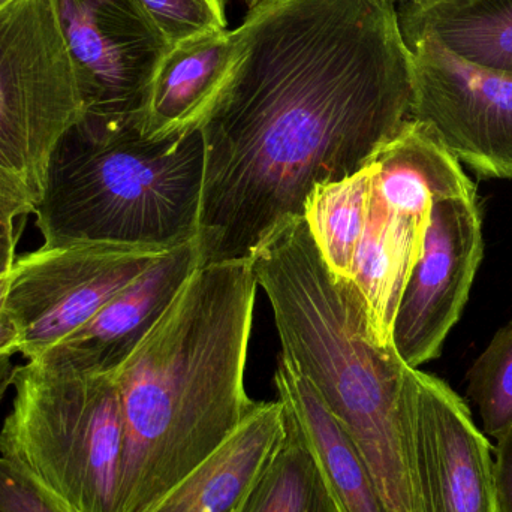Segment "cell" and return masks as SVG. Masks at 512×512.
Wrapping results in <instances>:
<instances>
[{"instance_id": "22", "label": "cell", "mask_w": 512, "mask_h": 512, "mask_svg": "<svg viewBox=\"0 0 512 512\" xmlns=\"http://www.w3.org/2000/svg\"><path fill=\"white\" fill-rule=\"evenodd\" d=\"M168 45L227 30V0H137Z\"/></svg>"}, {"instance_id": "16", "label": "cell", "mask_w": 512, "mask_h": 512, "mask_svg": "<svg viewBox=\"0 0 512 512\" xmlns=\"http://www.w3.org/2000/svg\"><path fill=\"white\" fill-rule=\"evenodd\" d=\"M273 382L277 399L303 432L342 511L388 512L366 460L312 384L283 357Z\"/></svg>"}, {"instance_id": "14", "label": "cell", "mask_w": 512, "mask_h": 512, "mask_svg": "<svg viewBox=\"0 0 512 512\" xmlns=\"http://www.w3.org/2000/svg\"><path fill=\"white\" fill-rule=\"evenodd\" d=\"M236 50V30L204 33L168 47L140 117L143 134L162 140L198 131L230 74Z\"/></svg>"}, {"instance_id": "9", "label": "cell", "mask_w": 512, "mask_h": 512, "mask_svg": "<svg viewBox=\"0 0 512 512\" xmlns=\"http://www.w3.org/2000/svg\"><path fill=\"white\" fill-rule=\"evenodd\" d=\"M414 66L409 119L433 129L484 179H512V72L460 59L430 38L405 39Z\"/></svg>"}, {"instance_id": "25", "label": "cell", "mask_w": 512, "mask_h": 512, "mask_svg": "<svg viewBox=\"0 0 512 512\" xmlns=\"http://www.w3.org/2000/svg\"><path fill=\"white\" fill-rule=\"evenodd\" d=\"M0 212L15 219H26L33 213V201L20 183L0 171Z\"/></svg>"}, {"instance_id": "26", "label": "cell", "mask_w": 512, "mask_h": 512, "mask_svg": "<svg viewBox=\"0 0 512 512\" xmlns=\"http://www.w3.org/2000/svg\"><path fill=\"white\" fill-rule=\"evenodd\" d=\"M9 271L0 276V357L20 354V333L8 307Z\"/></svg>"}, {"instance_id": "28", "label": "cell", "mask_w": 512, "mask_h": 512, "mask_svg": "<svg viewBox=\"0 0 512 512\" xmlns=\"http://www.w3.org/2000/svg\"><path fill=\"white\" fill-rule=\"evenodd\" d=\"M11 358L0 357V403L12 384V373H14L15 366L12 364Z\"/></svg>"}, {"instance_id": "20", "label": "cell", "mask_w": 512, "mask_h": 512, "mask_svg": "<svg viewBox=\"0 0 512 512\" xmlns=\"http://www.w3.org/2000/svg\"><path fill=\"white\" fill-rule=\"evenodd\" d=\"M372 189L373 168L369 162L352 176L316 186L307 200L303 219L334 277H351L369 222Z\"/></svg>"}, {"instance_id": "8", "label": "cell", "mask_w": 512, "mask_h": 512, "mask_svg": "<svg viewBox=\"0 0 512 512\" xmlns=\"http://www.w3.org/2000/svg\"><path fill=\"white\" fill-rule=\"evenodd\" d=\"M403 423L417 512H501L493 447L447 382L408 367Z\"/></svg>"}, {"instance_id": "24", "label": "cell", "mask_w": 512, "mask_h": 512, "mask_svg": "<svg viewBox=\"0 0 512 512\" xmlns=\"http://www.w3.org/2000/svg\"><path fill=\"white\" fill-rule=\"evenodd\" d=\"M493 448V481L501 512H512V426Z\"/></svg>"}, {"instance_id": "23", "label": "cell", "mask_w": 512, "mask_h": 512, "mask_svg": "<svg viewBox=\"0 0 512 512\" xmlns=\"http://www.w3.org/2000/svg\"><path fill=\"white\" fill-rule=\"evenodd\" d=\"M0 171L6 174L9 179L20 183L27 191L26 168H24L23 156H21L20 149H18L17 141H15L14 134H12L2 87H0Z\"/></svg>"}, {"instance_id": "12", "label": "cell", "mask_w": 512, "mask_h": 512, "mask_svg": "<svg viewBox=\"0 0 512 512\" xmlns=\"http://www.w3.org/2000/svg\"><path fill=\"white\" fill-rule=\"evenodd\" d=\"M198 267L195 240L165 252L57 348L89 369L116 372Z\"/></svg>"}, {"instance_id": "21", "label": "cell", "mask_w": 512, "mask_h": 512, "mask_svg": "<svg viewBox=\"0 0 512 512\" xmlns=\"http://www.w3.org/2000/svg\"><path fill=\"white\" fill-rule=\"evenodd\" d=\"M468 397L484 435L498 439L512 426V321L502 327L468 372Z\"/></svg>"}, {"instance_id": "30", "label": "cell", "mask_w": 512, "mask_h": 512, "mask_svg": "<svg viewBox=\"0 0 512 512\" xmlns=\"http://www.w3.org/2000/svg\"><path fill=\"white\" fill-rule=\"evenodd\" d=\"M390 2H396V0H390ZM402 2H406V3H418V2H427V0H402Z\"/></svg>"}, {"instance_id": "19", "label": "cell", "mask_w": 512, "mask_h": 512, "mask_svg": "<svg viewBox=\"0 0 512 512\" xmlns=\"http://www.w3.org/2000/svg\"><path fill=\"white\" fill-rule=\"evenodd\" d=\"M285 417V432L259 472L242 512H343L286 408Z\"/></svg>"}, {"instance_id": "13", "label": "cell", "mask_w": 512, "mask_h": 512, "mask_svg": "<svg viewBox=\"0 0 512 512\" xmlns=\"http://www.w3.org/2000/svg\"><path fill=\"white\" fill-rule=\"evenodd\" d=\"M372 201L397 218L429 225L436 201L477 197V188L460 161L432 128L408 119L400 131L376 152Z\"/></svg>"}, {"instance_id": "3", "label": "cell", "mask_w": 512, "mask_h": 512, "mask_svg": "<svg viewBox=\"0 0 512 512\" xmlns=\"http://www.w3.org/2000/svg\"><path fill=\"white\" fill-rule=\"evenodd\" d=\"M273 310L282 355L315 388L366 460L388 512H417L405 423L408 366L373 340L357 291L334 277L303 218L249 256Z\"/></svg>"}, {"instance_id": "18", "label": "cell", "mask_w": 512, "mask_h": 512, "mask_svg": "<svg viewBox=\"0 0 512 512\" xmlns=\"http://www.w3.org/2000/svg\"><path fill=\"white\" fill-rule=\"evenodd\" d=\"M397 14L403 39L430 38L466 62L512 72V0H427Z\"/></svg>"}, {"instance_id": "15", "label": "cell", "mask_w": 512, "mask_h": 512, "mask_svg": "<svg viewBox=\"0 0 512 512\" xmlns=\"http://www.w3.org/2000/svg\"><path fill=\"white\" fill-rule=\"evenodd\" d=\"M279 399L258 402L236 433L149 512H242L268 456L285 432Z\"/></svg>"}, {"instance_id": "5", "label": "cell", "mask_w": 512, "mask_h": 512, "mask_svg": "<svg viewBox=\"0 0 512 512\" xmlns=\"http://www.w3.org/2000/svg\"><path fill=\"white\" fill-rule=\"evenodd\" d=\"M0 457L56 512H117L123 421L116 372L51 348L14 367Z\"/></svg>"}, {"instance_id": "2", "label": "cell", "mask_w": 512, "mask_h": 512, "mask_svg": "<svg viewBox=\"0 0 512 512\" xmlns=\"http://www.w3.org/2000/svg\"><path fill=\"white\" fill-rule=\"evenodd\" d=\"M256 288L251 258L201 265L116 370L117 512L152 510L254 412L245 373Z\"/></svg>"}, {"instance_id": "27", "label": "cell", "mask_w": 512, "mask_h": 512, "mask_svg": "<svg viewBox=\"0 0 512 512\" xmlns=\"http://www.w3.org/2000/svg\"><path fill=\"white\" fill-rule=\"evenodd\" d=\"M18 219L0 212V276L8 273L15 262V249L21 236Z\"/></svg>"}, {"instance_id": "17", "label": "cell", "mask_w": 512, "mask_h": 512, "mask_svg": "<svg viewBox=\"0 0 512 512\" xmlns=\"http://www.w3.org/2000/svg\"><path fill=\"white\" fill-rule=\"evenodd\" d=\"M426 230L370 201L366 233L348 280L357 291L370 334L378 345L393 346L394 316L409 274L423 252Z\"/></svg>"}, {"instance_id": "11", "label": "cell", "mask_w": 512, "mask_h": 512, "mask_svg": "<svg viewBox=\"0 0 512 512\" xmlns=\"http://www.w3.org/2000/svg\"><path fill=\"white\" fill-rule=\"evenodd\" d=\"M59 12L83 75L87 117L140 120L170 45L137 0H59Z\"/></svg>"}, {"instance_id": "1", "label": "cell", "mask_w": 512, "mask_h": 512, "mask_svg": "<svg viewBox=\"0 0 512 512\" xmlns=\"http://www.w3.org/2000/svg\"><path fill=\"white\" fill-rule=\"evenodd\" d=\"M201 122V265L249 258L316 186L366 167L411 113L412 54L390 0H262L236 29Z\"/></svg>"}, {"instance_id": "6", "label": "cell", "mask_w": 512, "mask_h": 512, "mask_svg": "<svg viewBox=\"0 0 512 512\" xmlns=\"http://www.w3.org/2000/svg\"><path fill=\"white\" fill-rule=\"evenodd\" d=\"M0 87L35 207L57 146L87 117L59 0H0Z\"/></svg>"}, {"instance_id": "4", "label": "cell", "mask_w": 512, "mask_h": 512, "mask_svg": "<svg viewBox=\"0 0 512 512\" xmlns=\"http://www.w3.org/2000/svg\"><path fill=\"white\" fill-rule=\"evenodd\" d=\"M203 180L200 131L153 140L140 120L86 117L57 146L32 215L42 245L171 251L197 237Z\"/></svg>"}, {"instance_id": "10", "label": "cell", "mask_w": 512, "mask_h": 512, "mask_svg": "<svg viewBox=\"0 0 512 512\" xmlns=\"http://www.w3.org/2000/svg\"><path fill=\"white\" fill-rule=\"evenodd\" d=\"M483 252L477 197L436 201L423 252L409 274L391 331V342L406 366L418 369L441 355L468 303Z\"/></svg>"}, {"instance_id": "7", "label": "cell", "mask_w": 512, "mask_h": 512, "mask_svg": "<svg viewBox=\"0 0 512 512\" xmlns=\"http://www.w3.org/2000/svg\"><path fill=\"white\" fill-rule=\"evenodd\" d=\"M168 251L111 243L42 245L15 259L8 307L26 360L60 345Z\"/></svg>"}, {"instance_id": "29", "label": "cell", "mask_w": 512, "mask_h": 512, "mask_svg": "<svg viewBox=\"0 0 512 512\" xmlns=\"http://www.w3.org/2000/svg\"><path fill=\"white\" fill-rule=\"evenodd\" d=\"M246 5H248L249 9L255 8L256 5H258L259 2H262V0H245Z\"/></svg>"}]
</instances>
